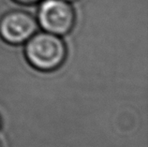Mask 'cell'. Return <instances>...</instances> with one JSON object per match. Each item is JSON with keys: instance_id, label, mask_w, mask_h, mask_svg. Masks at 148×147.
I'll return each mask as SVG.
<instances>
[{"instance_id": "obj_1", "label": "cell", "mask_w": 148, "mask_h": 147, "mask_svg": "<svg viewBox=\"0 0 148 147\" xmlns=\"http://www.w3.org/2000/svg\"><path fill=\"white\" fill-rule=\"evenodd\" d=\"M25 57L37 70L51 72L59 68L67 57V47L60 36L48 32L34 34L26 41Z\"/></svg>"}, {"instance_id": "obj_2", "label": "cell", "mask_w": 148, "mask_h": 147, "mask_svg": "<svg viewBox=\"0 0 148 147\" xmlns=\"http://www.w3.org/2000/svg\"><path fill=\"white\" fill-rule=\"evenodd\" d=\"M37 22L45 32L65 36L75 24V11L71 4L64 0H41Z\"/></svg>"}, {"instance_id": "obj_3", "label": "cell", "mask_w": 148, "mask_h": 147, "mask_svg": "<svg viewBox=\"0 0 148 147\" xmlns=\"http://www.w3.org/2000/svg\"><path fill=\"white\" fill-rule=\"evenodd\" d=\"M38 22L23 10H12L0 19V38L10 45L25 43L38 32Z\"/></svg>"}, {"instance_id": "obj_4", "label": "cell", "mask_w": 148, "mask_h": 147, "mask_svg": "<svg viewBox=\"0 0 148 147\" xmlns=\"http://www.w3.org/2000/svg\"><path fill=\"white\" fill-rule=\"evenodd\" d=\"M15 2L23 4V5H33L38 2H40L41 0H14Z\"/></svg>"}, {"instance_id": "obj_5", "label": "cell", "mask_w": 148, "mask_h": 147, "mask_svg": "<svg viewBox=\"0 0 148 147\" xmlns=\"http://www.w3.org/2000/svg\"><path fill=\"white\" fill-rule=\"evenodd\" d=\"M64 1L69 2V3H72V2H76V1H78V0H64Z\"/></svg>"}, {"instance_id": "obj_6", "label": "cell", "mask_w": 148, "mask_h": 147, "mask_svg": "<svg viewBox=\"0 0 148 147\" xmlns=\"http://www.w3.org/2000/svg\"><path fill=\"white\" fill-rule=\"evenodd\" d=\"M0 147H3V145H2V142H1V141H0Z\"/></svg>"}, {"instance_id": "obj_7", "label": "cell", "mask_w": 148, "mask_h": 147, "mask_svg": "<svg viewBox=\"0 0 148 147\" xmlns=\"http://www.w3.org/2000/svg\"><path fill=\"white\" fill-rule=\"evenodd\" d=\"M0 126H1V121H0Z\"/></svg>"}]
</instances>
